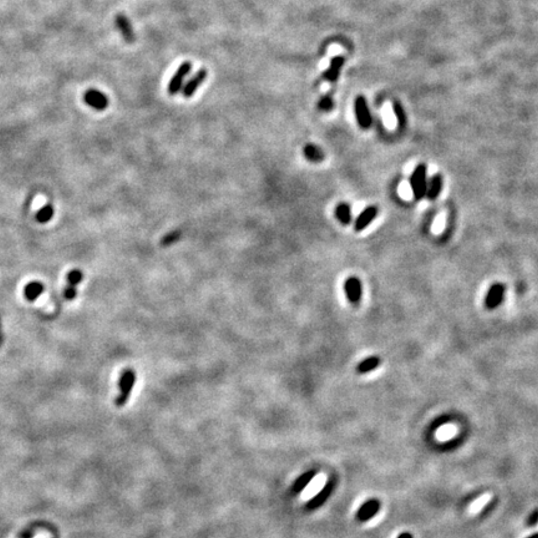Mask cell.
<instances>
[{"mask_svg":"<svg viewBox=\"0 0 538 538\" xmlns=\"http://www.w3.org/2000/svg\"><path fill=\"white\" fill-rule=\"evenodd\" d=\"M333 107H334V101H333L332 95H329V93L323 96L319 100V102H318V108L324 111V112H329V111L333 110Z\"/></svg>","mask_w":538,"mask_h":538,"instance_id":"cell-22","label":"cell"},{"mask_svg":"<svg viewBox=\"0 0 538 538\" xmlns=\"http://www.w3.org/2000/svg\"><path fill=\"white\" fill-rule=\"evenodd\" d=\"M136 383V373L132 369H126L122 371L118 380V395L116 398V405L123 406L132 394L133 386Z\"/></svg>","mask_w":538,"mask_h":538,"instance_id":"cell-1","label":"cell"},{"mask_svg":"<svg viewBox=\"0 0 538 538\" xmlns=\"http://www.w3.org/2000/svg\"><path fill=\"white\" fill-rule=\"evenodd\" d=\"M394 112H395L396 120H398V125L400 126V127H404L406 117L405 112H404L403 107H401V105L399 102H394Z\"/></svg>","mask_w":538,"mask_h":538,"instance_id":"cell-23","label":"cell"},{"mask_svg":"<svg viewBox=\"0 0 538 538\" xmlns=\"http://www.w3.org/2000/svg\"><path fill=\"white\" fill-rule=\"evenodd\" d=\"M355 110V117H357L358 125L361 128L366 130L371 126V115L370 111H369L368 103H366L365 98L363 96H358L357 100H355L354 105Z\"/></svg>","mask_w":538,"mask_h":538,"instance_id":"cell-8","label":"cell"},{"mask_svg":"<svg viewBox=\"0 0 538 538\" xmlns=\"http://www.w3.org/2000/svg\"><path fill=\"white\" fill-rule=\"evenodd\" d=\"M44 289H45V287L42 283L31 282V283H29V284H26V287H25V290H24V294L27 300H30V302H35V300H36L37 298L44 293Z\"/></svg>","mask_w":538,"mask_h":538,"instance_id":"cell-17","label":"cell"},{"mask_svg":"<svg viewBox=\"0 0 538 538\" xmlns=\"http://www.w3.org/2000/svg\"><path fill=\"white\" fill-rule=\"evenodd\" d=\"M410 184L414 198L416 201H421L423 198H425L426 191H428V178H426V166L424 163H420L415 167L410 177Z\"/></svg>","mask_w":538,"mask_h":538,"instance_id":"cell-2","label":"cell"},{"mask_svg":"<svg viewBox=\"0 0 538 538\" xmlns=\"http://www.w3.org/2000/svg\"><path fill=\"white\" fill-rule=\"evenodd\" d=\"M84 100H85V102H86V105H89L90 107L95 108L96 111L106 110L108 106L107 96H106L103 92H101V91L95 90V89L86 91V93H85V96H84Z\"/></svg>","mask_w":538,"mask_h":538,"instance_id":"cell-9","label":"cell"},{"mask_svg":"<svg viewBox=\"0 0 538 538\" xmlns=\"http://www.w3.org/2000/svg\"><path fill=\"white\" fill-rule=\"evenodd\" d=\"M396 538H414V537H413V535L409 534V532H403V534L399 535Z\"/></svg>","mask_w":538,"mask_h":538,"instance_id":"cell-28","label":"cell"},{"mask_svg":"<svg viewBox=\"0 0 538 538\" xmlns=\"http://www.w3.org/2000/svg\"><path fill=\"white\" fill-rule=\"evenodd\" d=\"M344 292L350 304H359L361 300V295H363V285H361L360 279L357 277L348 278L344 283Z\"/></svg>","mask_w":538,"mask_h":538,"instance_id":"cell-6","label":"cell"},{"mask_svg":"<svg viewBox=\"0 0 538 538\" xmlns=\"http://www.w3.org/2000/svg\"><path fill=\"white\" fill-rule=\"evenodd\" d=\"M335 217L343 226H348L352 222V209L348 203H339L335 208Z\"/></svg>","mask_w":538,"mask_h":538,"instance_id":"cell-18","label":"cell"},{"mask_svg":"<svg viewBox=\"0 0 538 538\" xmlns=\"http://www.w3.org/2000/svg\"><path fill=\"white\" fill-rule=\"evenodd\" d=\"M343 65H344V57L343 56H335L333 57V60L330 61L329 67L327 69V71L324 72V79L328 82H335L338 80L340 75V70H342Z\"/></svg>","mask_w":538,"mask_h":538,"instance_id":"cell-14","label":"cell"},{"mask_svg":"<svg viewBox=\"0 0 538 538\" xmlns=\"http://www.w3.org/2000/svg\"><path fill=\"white\" fill-rule=\"evenodd\" d=\"M537 524H538V509L534 510V511L529 515V517H527V520H526L527 526H535V525H537Z\"/></svg>","mask_w":538,"mask_h":538,"instance_id":"cell-27","label":"cell"},{"mask_svg":"<svg viewBox=\"0 0 538 538\" xmlns=\"http://www.w3.org/2000/svg\"><path fill=\"white\" fill-rule=\"evenodd\" d=\"M451 421V418H450L449 415H443L440 416V418L435 419V420L433 421V424L430 425V429L431 430H436V429H439L440 426H443L444 424H448Z\"/></svg>","mask_w":538,"mask_h":538,"instance_id":"cell-24","label":"cell"},{"mask_svg":"<svg viewBox=\"0 0 538 538\" xmlns=\"http://www.w3.org/2000/svg\"><path fill=\"white\" fill-rule=\"evenodd\" d=\"M179 236H181V233H179V232H172V233L167 234V236H166L165 238L162 239V246H168V244H172L173 242L177 241Z\"/></svg>","mask_w":538,"mask_h":538,"instance_id":"cell-26","label":"cell"},{"mask_svg":"<svg viewBox=\"0 0 538 538\" xmlns=\"http://www.w3.org/2000/svg\"><path fill=\"white\" fill-rule=\"evenodd\" d=\"M303 152H304L305 158L310 162L318 163L324 160V152L322 151V148L318 147L314 143H308L304 147V150H303Z\"/></svg>","mask_w":538,"mask_h":538,"instance_id":"cell-16","label":"cell"},{"mask_svg":"<svg viewBox=\"0 0 538 538\" xmlns=\"http://www.w3.org/2000/svg\"><path fill=\"white\" fill-rule=\"evenodd\" d=\"M376 216H378V208H376L375 206L366 207V208L359 214L358 218L355 219L354 229L357 232H361L376 218Z\"/></svg>","mask_w":538,"mask_h":538,"instance_id":"cell-11","label":"cell"},{"mask_svg":"<svg viewBox=\"0 0 538 538\" xmlns=\"http://www.w3.org/2000/svg\"><path fill=\"white\" fill-rule=\"evenodd\" d=\"M441 189H443V176L438 173V175H434L428 182V191H426L425 197L430 201H435L440 196Z\"/></svg>","mask_w":538,"mask_h":538,"instance_id":"cell-15","label":"cell"},{"mask_svg":"<svg viewBox=\"0 0 538 538\" xmlns=\"http://www.w3.org/2000/svg\"><path fill=\"white\" fill-rule=\"evenodd\" d=\"M526 538H538V532H537V534L531 535V536H529V537H526Z\"/></svg>","mask_w":538,"mask_h":538,"instance_id":"cell-30","label":"cell"},{"mask_svg":"<svg viewBox=\"0 0 538 538\" xmlns=\"http://www.w3.org/2000/svg\"><path fill=\"white\" fill-rule=\"evenodd\" d=\"M35 538H47V535L46 534H40V535H37V536Z\"/></svg>","mask_w":538,"mask_h":538,"instance_id":"cell-29","label":"cell"},{"mask_svg":"<svg viewBox=\"0 0 538 538\" xmlns=\"http://www.w3.org/2000/svg\"><path fill=\"white\" fill-rule=\"evenodd\" d=\"M54 213H55L54 207H52L51 204H46V206H44L39 212H37V214H36L37 222H39V223H47V222H50L52 219Z\"/></svg>","mask_w":538,"mask_h":538,"instance_id":"cell-20","label":"cell"},{"mask_svg":"<svg viewBox=\"0 0 538 538\" xmlns=\"http://www.w3.org/2000/svg\"><path fill=\"white\" fill-rule=\"evenodd\" d=\"M84 279V274H82L81 270L74 269L71 272H69L67 274V285H71V287H76L77 284L82 282Z\"/></svg>","mask_w":538,"mask_h":538,"instance_id":"cell-21","label":"cell"},{"mask_svg":"<svg viewBox=\"0 0 538 538\" xmlns=\"http://www.w3.org/2000/svg\"><path fill=\"white\" fill-rule=\"evenodd\" d=\"M505 292H506V287L502 283H495L490 287V289L487 290L486 297H485V307L487 309H495L499 305L502 304L505 298Z\"/></svg>","mask_w":538,"mask_h":538,"instance_id":"cell-5","label":"cell"},{"mask_svg":"<svg viewBox=\"0 0 538 538\" xmlns=\"http://www.w3.org/2000/svg\"><path fill=\"white\" fill-rule=\"evenodd\" d=\"M380 364H381V360L379 357L365 358L357 365V373L366 374V373H369V371L375 370L378 366H380Z\"/></svg>","mask_w":538,"mask_h":538,"instance_id":"cell-19","label":"cell"},{"mask_svg":"<svg viewBox=\"0 0 538 538\" xmlns=\"http://www.w3.org/2000/svg\"><path fill=\"white\" fill-rule=\"evenodd\" d=\"M116 25H117L118 30H120L123 39L126 40V42L135 41V39H136L135 31H133L132 25H131L130 20H128L125 15H117V16H116Z\"/></svg>","mask_w":538,"mask_h":538,"instance_id":"cell-13","label":"cell"},{"mask_svg":"<svg viewBox=\"0 0 538 538\" xmlns=\"http://www.w3.org/2000/svg\"><path fill=\"white\" fill-rule=\"evenodd\" d=\"M335 485H337V480H335V477H330V479L327 481V484L323 486V489L320 490L317 495H314V496H313L312 499L305 504V506H304L305 511H314V510L322 507L323 505L328 501V499L332 496L333 491H334V489H335Z\"/></svg>","mask_w":538,"mask_h":538,"instance_id":"cell-3","label":"cell"},{"mask_svg":"<svg viewBox=\"0 0 538 538\" xmlns=\"http://www.w3.org/2000/svg\"><path fill=\"white\" fill-rule=\"evenodd\" d=\"M192 70V64L188 61H184L183 64L179 65V67L177 69V71H176V74L173 75L172 79H171L170 84H168V93H170L171 96H175L177 95V93L179 92V91L182 90V87H183V82H184V79H186L187 76L189 75V72H191Z\"/></svg>","mask_w":538,"mask_h":538,"instance_id":"cell-4","label":"cell"},{"mask_svg":"<svg viewBox=\"0 0 538 538\" xmlns=\"http://www.w3.org/2000/svg\"><path fill=\"white\" fill-rule=\"evenodd\" d=\"M381 502L378 499H370L368 501L364 502L360 507L358 509L357 514H355V519L359 522H368L380 511Z\"/></svg>","mask_w":538,"mask_h":538,"instance_id":"cell-7","label":"cell"},{"mask_svg":"<svg viewBox=\"0 0 538 538\" xmlns=\"http://www.w3.org/2000/svg\"><path fill=\"white\" fill-rule=\"evenodd\" d=\"M315 475H317V470H308V471L303 472L300 476H298L297 479H295V481L293 482L292 487H290V492H292V495L300 494V492H302L303 490H304L305 487H307L308 485L313 481Z\"/></svg>","mask_w":538,"mask_h":538,"instance_id":"cell-12","label":"cell"},{"mask_svg":"<svg viewBox=\"0 0 538 538\" xmlns=\"http://www.w3.org/2000/svg\"><path fill=\"white\" fill-rule=\"evenodd\" d=\"M64 295H65V299H67V300H74L75 298H76V295H77L76 287H71V285H66V288H65Z\"/></svg>","mask_w":538,"mask_h":538,"instance_id":"cell-25","label":"cell"},{"mask_svg":"<svg viewBox=\"0 0 538 538\" xmlns=\"http://www.w3.org/2000/svg\"><path fill=\"white\" fill-rule=\"evenodd\" d=\"M206 79H207V70L201 69L196 75H194V76H192L191 79H189L188 81L183 85V87H182V90H181L183 97H186V98L192 97V96L196 93V91L198 90V87L203 84Z\"/></svg>","mask_w":538,"mask_h":538,"instance_id":"cell-10","label":"cell"}]
</instances>
